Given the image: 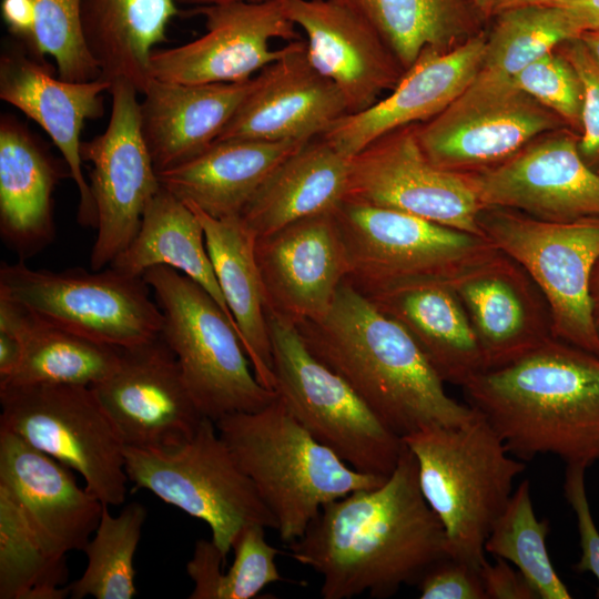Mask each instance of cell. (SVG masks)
Listing matches in <instances>:
<instances>
[{
	"mask_svg": "<svg viewBox=\"0 0 599 599\" xmlns=\"http://www.w3.org/2000/svg\"><path fill=\"white\" fill-rule=\"evenodd\" d=\"M0 290L37 317L80 336L128 348L161 335L163 315L143 277L109 266L91 272L1 263Z\"/></svg>",
	"mask_w": 599,
	"mask_h": 599,
	"instance_id": "cell-12",
	"label": "cell"
},
{
	"mask_svg": "<svg viewBox=\"0 0 599 599\" xmlns=\"http://www.w3.org/2000/svg\"><path fill=\"white\" fill-rule=\"evenodd\" d=\"M306 34L312 64L341 91L348 114L370 108L405 70L379 34L335 0H277Z\"/></svg>",
	"mask_w": 599,
	"mask_h": 599,
	"instance_id": "cell-23",
	"label": "cell"
},
{
	"mask_svg": "<svg viewBox=\"0 0 599 599\" xmlns=\"http://www.w3.org/2000/svg\"><path fill=\"white\" fill-rule=\"evenodd\" d=\"M349 159L321 136L281 162L247 202L241 220L260 237L294 221L334 211L345 199Z\"/></svg>",
	"mask_w": 599,
	"mask_h": 599,
	"instance_id": "cell-30",
	"label": "cell"
},
{
	"mask_svg": "<svg viewBox=\"0 0 599 599\" xmlns=\"http://www.w3.org/2000/svg\"><path fill=\"white\" fill-rule=\"evenodd\" d=\"M68 575L67 557L48 550L0 488V599H63Z\"/></svg>",
	"mask_w": 599,
	"mask_h": 599,
	"instance_id": "cell-36",
	"label": "cell"
},
{
	"mask_svg": "<svg viewBox=\"0 0 599 599\" xmlns=\"http://www.w3.org/2000/svg\"><path fill=\"white\" fill-rule=\"evenodd\" d=\"M295 325L308 349L400 438L476 414L447 394L407 331L345 281L323 316Z\"/></svg>",
	"mask_w": 599,
	"mask_h": 599,
	"instance_id": "cell-2",
	"label": "cell"
},
{
	"mask_svg": "<svg viewBox=\"0 0 599 599\" xmlns=\"http://www.w3.org/2000/svg\"><path fill=\"white\" fill-rule=\"evenodd\" d=\"M0 404L1 428L78 471L103 504L124 502L125 444L91 387L4 386Z\"/></svg>",
	"mask_w": 599,
	"mask_h": 599,
	"instance_id": "cell-11",
	"label": "cell"
},
{
	"mask_svg": "<svg viewBox=\"0 0 599 599\" xmlns=\"http://www.w3.org/2000/svg\"><path fill=\"white\" fill-rule=\"evenodd\" d=\"M253 78L199 84L152 78L141 93L140 118L156 172L173 169L210 146L250 92Z\"/></svg>",
	"mask_w": 599,
	"mask_h": 599,
	"instance_id": "cell-26",
	"label": "cell"
},
{
	"mask_svg": "<svg viewBox=\"0 0 599 599\" xmlns=\"http://www.w3.org/2000/svg\"><path fill=\"white\" fill-rule=\"evenodd\" d=\"M91 388L128 447L174 448L189 440L204 418L161 335L121 348L114 370Z\"/></svg>",
	"mask_w": 599,
	"mask_h": 599,
	"instance_id": "cell-16",
	"label": "cell"
},
{
	"mask_svg": "<svg viewBox=\"0 0 599 599\" xmlns=\"http://www.w3.org/2000/svg\"><path fill=\"white\" fill-rule=\"evenodd\" d=\"M416 586L422 599H487L479 569L451 557L432 566Z\"/></svg>",
	"mask_w": 599,
	"mask_h": 599,
	"instance_id": "cell-45",
	"label": "cell"
},
{
	"mask_svg": "<svg viewBox=\"0 0 599 599\" xmlns=\"http://www.w3.org/2000/svg\"><path fill=\"white\" fill-rule=\"evenodd\" d=\"M334 215L346 254L345 282L363 295L413 281L450 282L496 250L485 236L348 199Z\"/></svg>",
	"mask_w": 599,
	"mask_h": 599,
	"instance_id": "cell-9",
	"label": "cell"
},
{
	"mask_svg": "<svg viewBox=\"0 0 599 599\" xmlns=\"http://www.w3.org/2000/svg\"><path fill=\"white\" fill-rule=\"evenodd\" d=\"M187 205L203 226L215 276L252 369L263 386L274 390L266 301L255 257L256 237L240 216L215 219Z\"/></svg>",
	"mask_w": 599,
	"mask_h": 599,
	"instance_id": "cell-31",
	"label": "cell"
},
{
	"mask_svg": "<svg viewBox=\"0 0 599 599\" xmlns=\"http://www.w3.org/2000/svg\"><path fill=\"white\" fill-rule=\"evenodd\" d=\"M512 83L564 122L581 130L583 85L560 51H550L528 64L512 78Z\"/></svg>",
	"mask_w": 599,
	"mask_h": 599,
	"instance_id": "cell-42",
	"label": "cell"
},
{
	"mask_svg": "<svg viewBox=\"0 0 599 599\" xmlns=\"http://www.w3.org/2000/svg\"><path fill=\"white\" fill-rule=\"evenodd\" d=\"M83 0H33L34 33L29 52L47 63L50 55L58 77L71 82L100 78V68L87 45L82 28Z\"/></svg>",
	"mask_w": 599,
	"mask_h": 599,
	"instance_id": "cell-40",
	"label": "cell"
},
{
	"mask_svg": "<svg viewBox=\"0 0 599 599\" xmlns=\"http://www.w3.org/2000/svg\"><path fill=\"white\" fill-rule=\"evenodd\" d=\"M124 453L129 481L203 520L225 560L243 526L254 522L276 530L275 517L236 464L212 419L204 417L195 434L174 448L125 446Z\"/></svg>",
	"mask_w": 599,
	"mask_h": 599,
	"instance_id": "cell-8",
	"label": "cell"
},
{
	"mask_svg": "<svg viewBox=\"0 0 599 599\" xmlns=\"http://www.w3.org/2000/svg\"><path fill=\"white\" fill-rule=\"evenodd\" d=\"M233 561L217 576L214 599H251L268 585L282 580L275 558L280 550L270 545L265 527L247 524L236 534Z\"/></svg>",
	"mask_w": 599,
	"mask_h": 599,
	"instance_id": "cell-41",
	"label": "cell"
},
{
	"mask_svg": "<svg viewBox=\"0 0 599 599\" xmlns=\"http://www.w3.org/2000/svg\"><path fill=\"white\" fill-rule=\"evenodd\" d=\"M68 466L0 427V488L16 501L52 554L83 550L103 502L81 488Z\"/></svg>",
	"mask_w": 599,
	"mask_h": 599,
	"instance_id": "cell-24",
	"label": "cell"
},
{
	"mask_svg": "<svg viewBox=\"0 0 599 599\" xmlns=\"http://www.w3.org/2000/svg\"><path fill=\"white\" fill-rule=\"evenodd\" d=\"M266 311L294 324L323 316L346 278L347 261L334 211L256 237Z\"/></svg>",
	"mask_w": 599,
	"mask_h": 599,
	"instance_id": "cell-20",
	"label": "cell"
},
{
	"mask_svg": "<svg viewBox=\"0 0 599 599\" xmlns=\"http://www.w3.org/2000/svg\"><path fill=\"white\" fill-rule=\"evenodd\" d=\"M174 0H83L82 28L100 78L126 82L141 94L152 79L151 55L166 41Z\"/></svg>",
	"mask_w": 599,
	"mask_h": 599,
	"instance_id": "cell-32",
	"label": "cell"
},
{
	"mask_svg": "<svg viewBox=\"0 0 599 599\" xmlns=\"http://www.w3.org/2000/svg\"><path fill=\"white\" fill-rule=\"evenodd\" d=\"M587 465L582 463L567 464L564 490L571 506L580 536L581 557L575 566L578 572H591L599 582V530L593 521L585 485ZM599 598V586L597 589Z\"/></svg>",
	"mask_w": 599,
	"mask_h": 599,
	"instance_id": "cell-44",
	"label": "cell"
},
{
	"mask_svg": "<svg viewBox=\"0 0 599 599\" xmlns=\"http://www.w3.org/2000/svg\"><path fill=\"white\" fill-rule=\"evenodd\" d=\"M111 84L101 78L71 82L54 77L50 65L34 59L11 38L0 55V98L38 123L51 138L75 183L80 201L77 220L97 230L98 215L82 170L80 140L87 120L103 114L102 93Z\"/></svg>",
	"mask_w": 599,
	"mask_h": 599,
	"instance_id": "cell-22",
	"label": "cell"
},
{
	"mask_svg": "<svg viewBox=\"0 0 599 599\" xmlns=\"http://www.w3.org/2000/svg\"><path fill=\"white\" fill-rule=\"evenodd\" d=\"M579 39L599 65V30H586L580 34Z\"/></svg>",
	"mask_w": 599,
	"mask_h": 599,
	"instance_id": "cell-50",
	"label": "cell"
},
{
	"mask_svg": "<svg viewBox=\"0 0 599 599\" xmlns=\"http://www.w3.org/2000/svg\"><path fill=\"white\" fill-rule=\"evenodd\" d=\"M142 277L163 315L161 336L203 417L255 412L277 397L257 380L235 323L201 285L164 265Z\"/></svg>",
	"mask_w": 599,
	"mask_h": 599,
	"instance_id": "cell-6",
	"label": "cell"
},
{
	"mask_svg": "<svg viewBox=\"0 0 599 599\" xmlns=\"http://www.w3.org/2000/svg\"><path fill=\"white\" fill-rule=\"evenodd\" d=\"M348 114L339 89L312 64L306 42H287L263 68L215 140L309 141Z\"/></svg>",
	"mask_w": 599,
	"mask_h": 599,
	"instance_id": "cell-21",
	"label": "cell"
},
{
	"mask_svg": "<svg viewBox=\"0 0 599 599\" xmlns=\"http://www.w3.org/2000/svg\"><path fill=\"white\" fill-rule=\"evenodd\" d=\"M557 49L568 59L581 79L583 106L578 150L583 161L599 173V65L579 38L566 41Z\"/></svg>",
	"mask_w": 599,
	"mask_h": 599,
	"instance_id": "cell-43",
	"label": "cell"
},
{
	"mask_svg": "<svg viewBox=\"0 0 599 599\" xmlns=\"http://www.w3.org/2000/svg\"><path fill=\"white\" fill-rule=\"evenodd\" d=\"M495 17L480 70L509 80L582 32L569 11L558 4L509 8Z\"/></svg>",
	"mask_w": 599,
	"mask_h": 599,
	"instance_id": "cell-37",
	"label": "cell"
},
{
	"mask_svg": "<svg viewBox=\"0 0 599 599\" xmlns=\"http://www.w3.org/2000/svg\"><path fill=\"white\" fill-rule=\"evenodd\" d=\"M70 176L28 128L10 114L0 120V236L26 261L54 238L55 185Z\"/></svg>",
	"mask_w": 599,
	"mask_h": 599,
	"instance_id": "cell-27",
	"label": "cell"
},
{
	"mask_svg": "<svg viewBox=\"0 0 599 599\" xmlns=\"http://www.w3.org/2000/svg\"><path fill=\"white\" fill-rule=\"evenodd\" d=\"M479 573L487 599H539L524 575L502 558L494 564L486 559Z\"/></svg>",
	"mask_w": 599,
	"mask_h": 599,
	"instance_id": "cell-46",
	"label": "cell"
},
{
	"mask_svg": "<svg viewBox=\"0 0 599 599\" xmlns=\"http://www.w3.org/2000/svg\"><path fill=\"white\" fill-rule=\"evenodd\" d=\"M449 283L470 319L486 370L515 363L554 338L544 293L517 261L499 250Z\"/></svg>",
	"mask_w": 599,
	"mask_h": 599,
	"instance_id": "cell-19",
	"label": "cell"
},
{
	"mask_svg": "<svg viewBox=\"0 0 599 599\" xmlns=\"http://www.w3.org/2000/svg\"><path fill=\"white\" fill-rule=\"evenodd\" d=\"M287 547L322 577L324 599L392 597L449 557L445 529L420 491L417 463L405 444L382 485L324 505Z\"/></svg>",
	"mask_w": 599,
	"mask_h": 599,
	"instance_id": "cell-1",
	"label": "cell"
},
{
	"mask_svg": "<svg viewBox=\"0 0 599 599\" xmlns=\"http://www.w3.org/2000/svg\"><path fill=\"white\" fill-rule=\"evenodd\" d=\"M160 265L174 268L201 285L234 322L215 276L200 220L186 203L162 185L148 204L136 235L109 266L142 277L149 268Z\"/></svg>",
	"mask_w": 599,
	"mask_h": 599,
	"instance_id": "cell-33",
	"label": "cell"
},
{
	"mask_svg": "<svg viewBox=\"0 0 599 599\" xmlns=\"http://www.w3.org/2000/svg\"><path fill=\"white\" fill-rule=\"evenodd\" d=\"M365 296L407 331L445 383L463 387L486 370L470 319L448 281H413Z\"/></svg>",
	"mask_w": 599,
	"mask_h": 599,
	"instance_id": "cell-28",
	"label": "cell"
},
{
	"mask_svg": "<svg viewBox=\"0 0 599 599\" xmlns=\"http://www.w3.org/2000/svg\"><path fill=\"white\" fill-rule=\"evenodd\" d=\"M562 122L512 80L479 70L441 112L416 124V135L434 165L470 174L507 161Z\"/></svg>",
	"mask_w": 599,
	"mask_h": 599,
	"instance_id": "cell-13",
	"label": "cell"
},
{
	"mask_svg": "<svg viewBox=\"0 0 599 599\" xmlns=\"http://www.w3.org/2000/svg\"><path fill=\"white\" fill-rule=\"evenodd\" d=\"M481 16L486 19L496 14L500 0H474Z\"/></svg>",
	"mask_w": 599,
	"mask_h": 599,
	"instance_id": "cell-53",
	"label": "cell"
},
{
	"mask_svg": "<svg viewBox=\"0 0 599 599\" xmlns=\"http://www.w3.org/2000/svg\"><path fill=\"white\" fill-rule=\"evenodd\" d=\"M483 236L517 261L544 293L554 338L599 356L590 281L599 260V217L552 222L505 207H483Z\"/></svg>",
	"mask_w": 599,
	"mask_h": 599,
	"instance_id": "cell-10",
	"label": "cell"
},
{
	"mask_svg": "<svg viewBox=\"0 0 599 599\" xmlns=\"http://www.w3.org/2000/svg\"><path fill=\"white\" fill-rule=\"evenodd\" d=\"M176 4L191 6L193 8L225 4L238 1L262 2L266 0H174Z\"/></svg>",
	"mask_w": 599,
	"mask_h": 599,
	"instance_id": "cell-52",
	"label": "cell"
},
{
	"mask_svg": "<svg viewBox=\"0 0 599 599\" xmlns=\"http://www.w3.org/2000/svg\"><path fill=\"white\" fill-rule=\"evenodd\" d=\"M550 531L547 519L535 514L530 485L521 481L495 521L485 551L515 566L540 599H570L571 595L556 572L546 546Z\"/></svg>",
	"mask_w": 599,
	"mask_h": 599,
	"instance_id": "cell-39",
	"label": "cell"
},
{
	"mask_svg": "<svg viewBox=\"0 0 599 599\" xmlns=\"http://www.w3.org/2000/svg\"><path fill=\"white\" fill-rule=\"evenodd\" d=\"M191 12L204 18L205 33L154 50L152 78L183 84L246 81L284 54L286 45L272 49V40L302 39L277 0L197 7Z\"/></svg>",
	"mask_w": 599,
	"mask_h": 599,
	"instance_id": "cell-17",
	"label": "cell"
},
{
	"mask_svg": "<svg viewBox=\"0 0 599 599\" xmlns=\"http://www.w3.org/2000/svg\"><path fill=\"white\" fill-rule=\"evenodd\" d=\"M306 142L217 140L193 159L158 175L164 189L205 214L215 219L240 216L274 169Z\"/></svg>",
	"mask_w": 599,
	"mask_h": 599,
	"instance_id": "cell-29",
	"label": "cell"
},
{
	"mask_svg": "<svg viewBox=\"0 0 599 599\" xmlns=\"http://www.w3.org/2000/svg\"><path fill=\"white\" fill-rule=\"evenodd\" d=\"M121 348L55 327L39 317L27 333L20 363L0 387L72 385L92 387L116 367Z\"/></svg>",
	"mask_w": 599,
	"mask_h": 599,
	"instance_id": "cell-35",
	"label": "cell"
},
{
	"mask_svg": "<svg viewBox=\"0 0 599 599\" xmlns=\"http://www.w3.org/2000/svg\"><path fill=\"white\" fill-rule=\"evenodd\" d=\"M345 199L483 236L478 224L483 206L467 175L429 162L416 124L377 138L349 159Z\"/></svg>",
	"mask_w": 599,
	"mask_h": 599,
	"instance_id": "cell-15",
	"label": "cell"
},
{
	"mask_svg": "<svg viewBox=\"0 0 599 599\" xmlns=\"http://www.w3.org/2000/svg\"><path fill=\"white\" fill-rule=\"evenodd\" d=\"M109 92L112 104L104 132L81 145L83 162L91 163L89 185L98 215L90 254L93 271L109 266L131 243L148 204L161 189L141 131L139 91L116 82Z\"/></svg>",
	"mask_w": 599,
	"mask_h": 599,
	"instance_id": "cell-14",
	"label": "cell"
},
{
	"mask_svg": "<svg viewBox=\"0 0 599 599\" xmlns=\"http://www.w3.org/2000/svg\"><path fill=\"white\" fill-rule=\"evenodd\" d=\"M413 453L420 491L445 529L449 557L477 569L486 539L526 468L476 410L468 422L402 438Z\"/></svg>",
	"mask_w": 599,
	"mask_h": 599,
	"instance_id": "cell-5",
	"label": "cell"
},
{
	"mask_svg": "<svg viewBox=\"0 0 599 599\" xmlns=\"http://www.w3.org/2000/svg\"><path fill=\"white\" fill-rule=\"evenodd\" d=\"M466 175L483 207L552 222L599 217V173L583 161L578 139L568 132L552 131L507 161Z\"/></svg>",
	"mask_w": 599,
	"mask_h": 599,
	"instance_id": "cell-18",
	"label": "cell"
},
{
	"mask_svg": "<svg viewBox=\"0 0 599 599\" xmlns=\"http://www.w3.org/2000/svg\"><path fill=\"white\" fill-rule=\"evenodd\" d=\"M566 0H500L497 12L522 6H554Z\"/></svg>",
	"mask_w": 599,
	"mask_h": 599,
	"instance_id": "cell-51",
	"label": "cell"
},
{
	"mask_svg": "<svg viewBox=\"0 0 599 599\" xmlns=\"http://www.w3.org/2000/svg\"><path fill=\"white\" fill-rule=\"evenodd\" d=\"M236 464L275 517L280 539L301 538L321 508L387 477L361 473L316 440L277 397L214 422Z\"/></svg>",
	"mask_w": 599,
	"mask_h": 599,
	"instance_id": "cell-4",
	"label": "cell"
},
{
	"mask_svg": "<svg viewBox=\"0 0 599 599\" xmlns=\"http://www.w3.org/2000/svg\"><path fill=\"white\" fill-rule=\"evenodd\" d=\"M103 504L102 515L83 548L88 565L82 576L69 585L70 597L82 599H131L136 593L134 555L141 538L146 509L139 502L126 505L112 516Z\"/></svg>",
	"mask_w": 599,
	"mask_h": 599,
	"instance_id": "cell-38",
	"label": "cell"
},
{
	"mask_svg": "<svg viewBox=\"0 0 599 599\" xmlns=\"http://www.w3.org/2000/svg\"><path fill=\"white\" fill-rule=\"evenodd\" d=\"M461 388L518 459L551 454L587 466L599 459V356L551 338Z\"/></svg>",
	"mask_w": 599,
	"mask_h": 599,
	"instance_id": "cell-3",
	"label": "cell"
},
{
	"mask_svg": "<svg viewBox=\"0 0 599 599\" xmlns=\"http://www.w3.org/2000/svg\"><path fill=\"white\" fill-rule=\"evenodd\" d=\"M266 318L274 390L294 418L354 469L388 477L399 460L403 439L308 349L293 322L270 311Z\"/></svg>",
	"mask_w": 599,
	"mask_h": 599,
	"instance_id": "cell-7",
	"label": "cell"
},
{
	"mask_svg": "<svg viewBox=\"0 0 599 599\" xmlns=\"http://www.w3.org/2000/svg\"><path fill=\"white\" fill-rule=\"evenodd\" d=\"M486 38L479 32L450 50L424 51L387 97L342 116L319 136L351 159L393 130L434 118L478 74Z\"/></svg>",
	"mask_w": 599,
	"mask_h": 599,
	"instance_id": "cell-25",
	"label": "cell"
},
{
	"mask_svg": "<svg viewBox=\"0 0 599 599\" xmlns=\"http://www.w3.org/2000/svg\"><path fill=\"white\" fill-rule=\"evenodd\" d=\"M0 10L11 38L30 52L35 23L33 0H1Z\"/></svg>",
	"mask_w": 599,
	"mask_h": 599,
	"instance_id": "cell-47",
	"label": "cell"
},
{
	"mask_svg": "<svg viewBox=\"0 0 599 599\" xmlns=\"http://www.w3.org/2000/svg\"><path fill=\"white\" fill-rule=\"evenodd\" d=\"M557 4L569 11L582 32L599 30V0H566Z\"/></svg>",
	"mask_w": 599,
	"mask_h": 599,
	"instance_id": "cell-48",
	"label": "cell"
},
{
	"mask_svg": "<svg viewBox=\"0 0 599 599\" xmlns=\"http://www.w3.org/2000/svg\"><path fill=\"white\" fill-rule=\"evenodd\" d=\"M363 18L406 71L426 50L447 51L477 34L474 0H335Z\"/></svg>",
	"mask_w": 599,
	"mask_h": 599,
	"instance_id": "cell-34",
	"label": "cell"
},
{
	"mask_svg": "<svg viewBox=\"0 0 599 599\" xmlns=\"http://www.w3.org/2000/svg\"><path fill=\"white\" fill-rule=\"evenodd\" d=\"M590 296L592 303L593 318L599 334V260L596 263L591 275Z\"/></svg>",
	"mask_w": 599,
	"mask_h": 599,
	"instance_id": "cell-49",
	"label": "cell"
}]
</instances>
